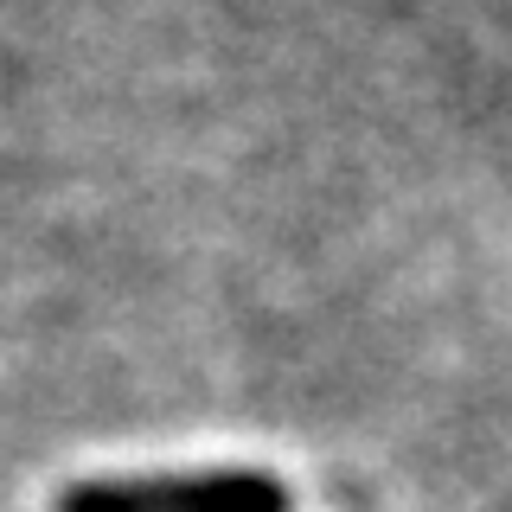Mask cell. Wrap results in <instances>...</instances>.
I'll use <instances>...</instances> for the list:
<instances>
[{"label":"cell","instance_id":"1","mask_svg":"<svg viewBox=\"0 0 512 512\" xmlns=\"http://www.w3.org/2000/svg\"><path fill=\"white\" fill-rule=\"evenodd\" d=\"M282 493L263 474H154V480H90L64 512H276Z\"/></svg>","mask_w":512,"mask_h":512}]
</instances>
